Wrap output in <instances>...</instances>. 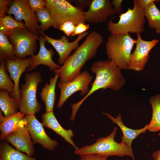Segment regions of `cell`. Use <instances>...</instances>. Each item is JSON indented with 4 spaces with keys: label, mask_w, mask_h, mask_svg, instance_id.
I'll use <instances>...</instances> for the list:
<instances>
[{
    "label": "cell",
    "mask_w": 160,
    "mask_h": 160,
    "mask_svg": "<svg viewBox=\"0 0 160 160\" xmlns=\"http://www.w3.org/2000/svg\"><path fill=\"white\" fill-rule=\"evenodd\" d=\"M4 140L16 149L32 156L35 153L33 144L24 124L23 119L17 129L7 135Z\"/></svg>",
    "instance_id": "15"
},
{
    "label": "cell",
    "mask_w": 160,
    "mask_h": 160,
    "mask_svg": "<svg viewBox=\"0 0 160 160\" xmlns=\"http://www.w3.org/2000/svg\"><path fill=\"white\" fill-rule=\"evenodd\" d=\"M159 42L156 39L149 41L144 40L142 39L140 34H137L135 49L130 56L129 69L142 71L149 59L150 52Z\"/></svg>",
    "instance_id": "12"
},
{
    "label": "cell",
    "mask_w": 160,
    "mask_h": 160,
    "mask_svg": "<svg viewBox=\"0 0 160 160\" xmlns=\"http://www.w3.org/2000/svg\"><path fill=\"white\" fill-rule=\"evenodd\" d=\"M0 111V139L4 140L7 135L15 130L23 119L25 115L19 111L10 116L5 117Z\"/></svg>",
    "instance_id": "20"
},
{
    "label": "cell",
    "mask_w": 160,
    "mask_h": 160,
    "mask_svg": "<svg viewBox=\"0 0 160 160\" xmlns=\"http://www.w3.org/2000/svg\"><path fill=\"white\" fill-rule=\"evenodd\" d=\"M28 5L30 8L35 13L38 10L43 8L45 7V0H28Z\"/></svg>",
    "instance_id": "31"
},
{
    "label": "cell",
    "mask_w": 160,
    "mask_h": 160,
    "mask_svg": "<svg viewBox=\"0 0 160 160\" xmlns=\"http://www.w3.org/2000/svg\"><path fill=\"white\" fill-rule=\"evenodd\" d=\"M41 35L39 36L38 39L40 44L39 52L37 55L34 54L31 56L32 63L27 68V71L28 72L32 71L41 64L47 66L49 68L51 71H53L60 67L52 60V57L54 55V52L51 48L47 49L46 47L45 44L47 40L45 37Z\"/></svg>",
    "instance_id": "17"
},
{
    "label": "cell",
    "mask_w": 160,
    "mask_h": 160,
    "mask_svg": "<svg viewBox=\"0 0 160 160\" xmlns=\"http://www.w3.org/2000/svg\"><path fill=\"white\" fill-rule=\"evenodd\" d=\"M9 15L13 14L16 20L24 21L25 28L38 36L42 33L36 13L29 7L27 0H14L12 1L7 12Z\"/></svg>",
    "instance_id": "10"
},
{
    "label": "cell",
    "mask_w": 160,
    "mask_h": 160,
    "mask_svg": "<svg viewBox=\"0 0 160 160\" xmlns=\"http://www.w3.org/2000/svg\"><path fill=\"white\" fill-rule=\"evenodd\" d=\"M0 160H37L15 148L3 140L0 145Z\"/></svg>",
    "instance_id": "22"
},
{
    "label": "cell",
    "mask_w": 160,
    "mask_h": 160,
    "mask_svg": "<svg viewBox=\"0 0 160 160\" xmlns=\"http://www.w3.org/2000/svg\"><path fill=\"white\" fill-rule=\"evenodd\" d=\"M132 9L128 8L127 11L119 16L117 23L111 20L107 23L108 29L111 34L135 33L140 34L144 30L145 17L144 9L139 4L137 0H133Z\"/></svg>",
    "instance_id": "4"
},
{
    "label": "cell",
    "mask_w": 160,
    "mask_h": 160,
    "mask_svg": "<svg viewBox=\"0 0 160 160\" xmlns=\"http://www.w3.org/2000/svg\"><path fill=\"white\" fill-rule=\"evenodd\" d=\"M149 102L152 107V114L148 129L152 132H157L160 131V94L151 97Z\"/></svg>",
    "instance_id": "24"
},
{
    "label": "cell",
    "mask_w": 160,
    "mask_h": 160,
    "mask_svg": "<svg viewBox=\"0 0 160 160\" xmlns=\"http://www.w3.org/2000/svg\"><path fill=\"white\" fill-rule=\"evenodd\" d=\"M92 79L90 73L85 71L70 81L65 83L59 81L57 87L60 90V94L57 108H61L68 98L77 92L80 91L81 95H86L90 90L89 86Z\"/></svg>",
    "instance_id": "9"
},
{
    "label": "cell",
    "mask_w": 160,
    "mask_h": 160,
    "mask_svg": "<svg viewBox=\"0 0 160 160\" xmlns=\"http://www.w3.org/2000/svg\"><path fill=\"white\" fill-rule=\"evenodd\" d=\"M35 13L39 22L40 23L39 26L42 33H44L45 30L51 26L58 29L57 23L53 18L49 10L46 7L38 10Z\"/></svg>",
    "instance_id": "26"
},
{
    "label": "cell",
    "mask_w": 160,
    "mask_h": 160,
    "mask_svg": "<svg viewBox=\"0 0 160 160\" xmlns=\"http://www.w3.org/2000/svg\"><path fill=\"white\" fill-rule=\"evenodd\" d=\"M15 57L13 45L9 41L7 36L0 31V60L5 61Z\"/></svg>",
    "instance_id": "27"
},
{
    "label": "cell",
    "mask_w": 160,
    "mask_h": 160,
    "mask_svg": "<svg viewBox=\"0 0 160 160\" xmlns=\"http://www.w3.org/2000/svg\"><path fill=\"white\" fill-rule=\"evenodd\" d=\"M117 129V128L115 127L108 136L99 138L93 144L75 150L74 154L80 156L93 153L108 157L113 156L119 157L126 156L131 157L133 160H135L132 148L122 142L118 143L115 141L114 138Z\"/></svg>",
    "instance_id": "3"
},
{
    "label": "cell",
    "mask_w": 160,
    "mask_h": 160,
    "mask_svg": "<svg viewBox=\"0 0 160 160\" xmlns=\"http://www.w3.org/2000/svg\"><path fill=\"white\" fill-rule=\"evenodd\" d=\"M41 120L44 126L51 129L61 136L76 150L79 148L72 139L74 136L73 131L71 129L67 130L64 129L58 121L53 111L43 113L41 115Z\"/></svg>",
    "instance_id": "18"
},
{
    "label": "cell",
    "mask_w": 160,
    "mask_h": 160,
    "mask_svg": "<svg viewBox=\"0 0 160 160\" xmlns=\"http://www.w3.org/2000/svg\"><path fill=\"white\" fill-rule=\"evenodd\" d=\"M121 70L112 60H99L94 62L91 65L90 71L95 75V80L88 93L79 101L71 105L72 112L70 120H74L80 106L95 91L100 89L103 90L108 88L115 91L120 90L126 83Z\"/></svg>",
    "instance_id": "1"
},
{
    "label": "cell",
    "mask_w": 160,
    "mask_h": 160,
    "mask_svg": "<svg viewBox=\"0 0 160 160\" xmlns=\"http://www.w3.org/2000/svg\"><path fill=\"white\" fill-rule=\"evenodd\" d=\"M5 62L6 69L9 72L10 76L15 85L14 92L10 95L16 100L19 108L20 100V79L22 74L25 73L27 68L32 65V61L31 57L20 59L15 57L6 60Z\"/></svg>",
    "instance_id": "14"
},
{
    "label": "cell",
    "mask_w": 160,
    "mask_h": 160,
    "mask_svg": "<svg viewBox=\"0 0 160 160\" xmlns=\"http://www.w3.org/2000/svg\"><path fill=\"white\" fill-rule=\"evenodd\" d=\"M12 1L9 0H0V17L5 16V13L9 8L7 6L11 4Z\"/></svg>",
    "instance_id": "35"
},
{
    "label": "cell",
    "mask_w": 160,
    "mask_h": 160,
    "mask_svg": "<svg viewBox=\"0 0 160 160\" xmlns=\"http://www.w3.org/2000/svg\"><path fill=\"white\" fill-rule=\"evenodd\" d=\"M144 10L149 26L154 28L157 34H160V10L157 7L155 3L151 4Z\"/></svg>",
    "instance_id": "25"
},
{
    "label": "cell",
    "mask_w": 160,
    "mask_h": 160,
    "mask_svg": "<svg viewBox=\"0 0 160 160\" xmlns=\"http://www.w3.org/2000/svg\"><path fill=\"white\" fill-rule=\"evenodd\" d=\"M93 0H70L71 2H73L75 6L83 9L89 7Z\"/></svg>",
    "instance_id": "34"
},
{
    "label": "cell",
    "mask_w": 160,
    "mask_h": 160,
    "mask_svg": "<svg viewBox=\"0 0 160 160\" xmlns=\"http://www.w3.org/2000/svg\"><path fill=\"white\" fill-rule=\"evenodd\" d=\"M136 43L129 33L111 34L105 45L108 60L114 61L121 70L129 69L130 55Z\"/></svg>",
    "instance_id": "5"
},
{
    "label": "cell",
    "mask_w": 160,
    "mask_h": 160,
    "mask_svg": "<svg viewBox=\"0 0 160 160\" xmlns=\"http://www.w3.org/2000/svg\"><path fill=\"white\" fill-rule=\"evenodd\" d=\"M140 6L143 9L147 7L151 4L157 2H159L160 0H137Z\"/></svg>",
    "instance_id": "37"
},
{
    "label": "cell",
    "mask_w": 160,
    "mask_h": 160,
    "mask_svg": "<svg viewBox=\"0 0 160 160\" xmlns=\"http://www.w3.org/2000/svg\"><path fill=\"white\" fill-rule=\"evenodd\" d=\"M76 25L72 22L68 21L63 24L59 29L63 31L68 37L72 36L76 27Z\"/></svg>",
    "instance_id": "30"
},
{
    "label": "cell",
    "mask_w": 160,
    "mask_h": 160,
    "mask_svg": "<svg viewBox=\"0 0 160 160\" xmlns=\"http://www.w3.org/2000/svg\"><path fill=\"white\" fill-rule=\"evenodd\" d=\"M9 93L2 89L0 90V108L4 116L7 117L18 112L19 105L16 100L10 97Z\"/></svg>",
    "instance_id": "23"
},
{
    "label": "cell",
    "mask_w": 160,
    "mask_h": 160,
    "mask_svg": "<svg viewBox=\"0 0 160 160\" xmlns=\"http://www.w3.org/2000/svg\"><path fill=\"white\" fill-rule=\"evenodd\" d=\"M17 28H25L24 23L14 19L10 15L0 17V31L6 36L9 31Z\"/></svg>",
    "instance_id": "29"
},
{
    "label": "cell",
    "mask_w": 160,
    "mask_h": 160,
    "mask_svg": "<svg viewBox=\"0 0 160 160\" xmlns=\"http://www.w3.org/2000/svg\"><path fill=\"white\" fill-rule=\"evenodd\" d=\"M89 28V24L80 23L76 26L75 31L72 34V36L79 35L87 32Z\"/></svg>",
    "instance_id": "33"
},
{
    "label": "cell",
    "mask_w": 160,
    "mask_h": 160,
    "mask_svg": "<svg viewBox=\"0 0 160 160\" xmlns=\"http://www.w3.org/2000/svg\"><path fill=\"white\" fill-rule=\"evenodd\" d=\"M88 33V32H86L79 35L76 39L71 42H69L65 36H62L60 39H56L47 36L44 33H41V34L45 37L47 43L52 45L56 50L59 55L58 62L63 65L72 51L79 46V42Z\"/></svg>",
    "instance_id": "16"
},
{
    "label": "cell",
    "mask_w": 160,
    "mask_h": 160,
    "mask_svg": "<svg viewBox=\"0 0 160 160\" xmlns=\"http://www.w3.org/2000/svg\"><path fill=\"white\" fill-rule=\"evenodd\" d=\"M13 45L15 56L23 59L26 57L34 55L37 48L36 41L39 36L28 30L25 28H17L10 30L7 36Z\"/></svg>",
    "instance_id": "8"
},
{
    "label": "cell",
    "mask_w": 160,
    "mask_h": 160,
    "mask_svg": "<svg viewBox=\"0 0 160 160\" xmlns=\"http://www.w3.org/2000/svg\"><path fill=\"white\" fill-rule=\"evenodd\" d=\"M23 121L34 145L39 144L43 147L50 151L55 149L58 145V143L47 135L42 124L37 120L35 115H25Z\"/></svg>",
    "instance_id": "11"
},
{
    "label": "cell",
    "mask_w": 160,
    "mask_h": 160,
    "mask_svg": "<svg viewBox=\"0 0 160 160\" xmlns=\"http://www.w3.org/2000/svg\"><path fill=\"white\" fill-rule=\"evenodd\" d=\"M123 1L122 0H113L111 2L116 13L121 14L123 13V9L121 6Z\"/></svg>",
    "instance_id": "36"
},
{
    "label": "cell",
    "mask_w": 160,
    "mask_h": 160,
    "mask_svg": "<svg viewBox=\"0 0 160 160\" xmlns=\"http://www.w3.org/2000/svg\"><path fill=\"white\" fill-rule=\"evenodd\" d=\"M103 113L107 116L113 123L117 124L121 130L123 136L121 137V142L125 143L129 147L132 148L131 145L133 141L141 133H144L148 129V125H146L142 128L138 129H133L127 127L122 121L121 113H119L115 118L108 113L103 112Z\"/></svg>",
    "instance_id": "19"
},
{
    "label": "cell",
    "mask_w": 160,
    "mask_h": 160,
    "mask_svg": "<svg viewBox=\"0 0 160 160\" xmlns=\"http://www.w3.org/2000/svg\"><path fill=\"white\" fill-rule=\"evenodd\" d=\"M59 76L55 73L54 77H51L49 83H46L40 93L41 99L45 104L46 113L53 111L56 100L55 89Z\"/></svg>",
    "instance_id": "21"
},
{
    "label": "cell",
    "mask_w": 160,
    "mask_h": 160,
    "mask_svg": "<svg viewBox=\"0 0 160 160\" xmlns=\"http://www.w3.org/2000/svg\"><path fill=\"white\" fill-rule=\"evenodd\" d=\"M152 156L153 160H160V150L154 152Z\"/></svg>",
    "instance_id": "38"
},
{
    "label": "cell",
    "mask_w": 160,
    "mask_h": 160,
    "mask_svg": "<svg viewBox=\"0 0 160 160\" xmlns=\"http://www.w3.org/2000/svg\"><path fill=\"white\" fill-rule=\"evenodd\" d=\"M79 160H107L108 156L97 154L93 153L80 156Z\"/></svg>",
    "instance_id": "32"
},
{
    "label": "cell",
    "mask_w": 160,
    "mask_h": 160,
    "mask_svg": "<svg viewBox=\"0 0 160 160\" xmlns=\"http://www.w3.org/2000/svg\"><path fill=\"white\" fill-rule=\"evenodd\" d=\"M103 41L102 35L95 31L88 34L84 41L67 57L62 65L53 71L58 74L60 81L68 82L79 75L85 63L95 56Z\"/></svg>",
    "instance_id": "2"
},
{
    "label": "cell",
    "mask_w": 160,
    "mask_h": 160,
    "mask_svg": "<svg viewBox=\"0 0 160 160\" xmlns=\"http://www.w3.org/2000/svg\"><path fill=\"white\" fill-rule=\"evenodd\" d=\"M45 7L50 11L58 27L65 22L71 21L76 26L86 22L84 17L83 9L72 5L66 0H45Z\"/></svg>",
    "instance_id": "7"
},
{
    "label": "cell",
    "mask_w": 160,
    "mask_h": 160,
    "mask_svg": "<svg viewBox=\"0 0 160 160\" xmlns=\"http://www.w3.org/2000/svg\"><path fill=\"white\" fill-rule=\"evenodd\" d=\"M116 14L110 0H93L84 17L86 22L96 24L106 21Z\"/></svg>",
    "instance_id": "13"
},
{
    "label": "cell",
    "mask_w": 160,
    "mask_h": 160,
    "mask_svg": "<svg viewBox=\"0 0 160 160\" xmlns=\"http://www.w3.org/2000/svg\"><path fill=\"white\" fill-rule=\"evenodd\" d=\"M25 83L20 86V100L19 109L25 115H35L41 109L37 98L38 84L43 81L39 72L26 73L24 76Z\"/></svg>",
    "instance_id": "6"
},
{
    "label": "cell",
    "mask_w": 160,
    "mask_h": 160,
    "mask_svg": "<svg viewBox=\"0 0 160 160\" xmlns=\"http://www.w3.org/2000/svg\"><path fill=\"white\" fill-rule=\"evenodd\" d=\"M0 61V89L7 92L10 95L14 92L15 84L6 71L5 61Z\"/></svg>",
    "instance_id": "28"
}]
</instances>
